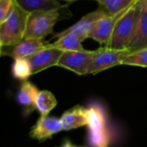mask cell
<instances>
[{
	"label": "cell",
	"mask_w": 147,
	"mask_h": 147,
	"mask_svg": "<svg viewBox=\"0 0 147 147\" xmlns=\"http://www.w3.org/2000/svg\"><path fill=\"white\" fill-rule=\"evenodd\" d=\"M12 76L14 78L27 81L28 78L33 75L32 73V67L30 62L26 58H20L14 59L11 68Z\"/></svg>",
	"instance_id": "19"
},
{
	"label": "cell",
	"mask_w": 147,
	"mask_h": 147,
	"mask_svg": "<svg viewBox=\"0 0 147 147\" xmlns=\"http://www.w3.org/2000/svg\"><path fill=\"white\" fill-rule=\"evenodd\" d=\"M39 90L37 87L29 81H24L17 93L18 103L26 109L28 113H30L35 109V102Z\"/></svg>",
	"instance_id": "14"
},
{
	"label": "cell",
	"mask_w": 147,
	"mask_h": 147,
	"mask_svg": "<svg viewBox=\"0 0 147 147\" xmlns=\"http://www.w3.org/2000/svg\"><path fill=\"white\" fill-rule=\"evenodd\" d=\"M84 40L75 34H64L57 39L54 42L49 44L51 47L58 48L63 52L66 51H82L84 47L82 42Z\"/></svg>",
	"instance_id": "17"
},
{
	"label": "cell",
	"mask_w": 147,
	"mask_h": 147,
	"mask_svg": "<svg viewBox=\"0 0 147 147\" xmlns=\"http://www.w3.org/2000/svg\"><path fill=\"white\" fill-rule=\"evenodd\" d=\"M63 130L61 120L49 115H40L32 127L29 136L36 140L44 141Z\"/></svg>",
	"instance_id": "8"
},
{
	"label": "cell",
	"mask_w": 147,
	"mask_h": 147,
	"mask_svg": "<svg viewBox=\"0 0 147 147\" xmlns=\"http://www.w3.org/2000/svg\"><path fill=\"white\" fill-rule=\"evenodd\" d=\"M59 18L58 9L37 10L29 13L24 38L43 40L53 33V27Z\"/></svg>",
	"instance_id": "4"
},
{
	"label": "cell",
	"mask_w": 147,
	"mask_h": 147,
	"mask_svg": "<svg viewBox=\"0 0 147 147\" xmlns=\"http://www.w3.org/2000/svg\"><path fill=\"white\" fill-rule=\"evenodd\" d=\"M129 53L130 52L127 49L120 50L109 47H100L94 51L87 74H96L114 66L122 65V61Z\"/></svg>",
	"instance_id": "5"
},
{
	"label": "cell",
	"mask_w": 147,
	"mask_h": 147,
	"mask_svg": "<svg viewBox=\"0 0 147 147\" xmlns=\"http://www.w3.org/2000/svg\"><path fill=\"white\" fill-rule=\"evenodd\" d=\"M88 143L90 147H109L110 134L104 108L92 103L88 108Z\"/></svg>",
	"instance_id": "2"
},
{
	"label": "cell",
	"mask_w": 147,
	"mask_h": 147,
	"mask_svg": "<svg viewBox=\"0 0 147 147\" xmlns=\"http://www.w3.org/2000/svg\"><path fill=\"white\" fill-rule=\"evenodd\" d=\"M63 130L77 129L88 124V110L86 108L77 105L66 110L60 118Z\"/></svg>",
	"instance_id": "13"
},
{
	"label": "cell",
	"mask_w": 147,
	"mask_h": 147,
	"mask_svg": "<svg viewBox=\"0 0 147 147\" xmlns=\"http://www.w3.org/2000/svg\"><path fill=\"white\" fill-rule=\"evenodd\" d=\"M138 0H97L98 9L106 16H114L129 9Z\"/></svg>",
	"instance_id": "15"
},
{
	"label": "cell",
	"mask_w": 147,
	"mask_h": 147,
	"mask_svg": "<svg viewBox=\"0 0 147 147\" xmlns=\"http://www.w3.org/2000/svg\"><path fill=\"white\" fill-rule=\"evenodd\" d=\"M138 2L140 3L141 7H143L147 10V0H138Z\"/></svg>",
	"instance_id": "23"
},
{
	"label": "cell",
	"mask_w": 147,
	"mask_h": 147,
	"mask_svg": "<svg viewBox=\"0 0 147 147\" xmlns=\"http://www.w3.org/2000/svg\"><path fill=\"white\" fill-rule=\"evenodd\" d=\"M16 3L28 13L37 10H53L63 7L57 0H15Z\"/></svg>",
	"instance_id": "16"
},
{
	"label": "cell",
	"mask_w": 147,
	"mask_h": 147,
	"mask_svg": "<svg viewBox=\"0 0 147 147\" xmlns=\"http://www.w3.org/2000/svg\"><path fill=\"white\" fill-rule=\"evenodd\" d=\"M104 16H106L99 9H96L95 11L88 13L85 16H84L78 22H76L72 26L54 34L53 38L58 39L59 37H60L64 34H75L78 35L83 40H84L88 38L89 34L91 32V30L95 27L96 23Z\"/></svg>",
	"instance_id": "10"
},
{
	"label": "cell",
	"mask_w": 147,
	"mask_h": 147,
	"mask_svg": "<svg viewBox=\"0 0 147 147\" xmlns=\"http://www.w3.org/2000/svg\"><path fill=\"white\" fill-rule=\"evenodd\" d=\"M140 6L137 1L120 18L114 29L109 47L114 49H127V47L134 33Z\"/></svg>",
	"instance_id": "3"
},
{
	"label": "cell",
	"mask_w": 147,
	"mask_h": 147,
	"mask_svg": "<svg viewBox=\"0 0 147 147\" xmlns=\"http://www.w3.org/2000/svg\"><path fill=\"white\" fill-rule=\"evenodd\" d=\"M140 6L139 18L134 33L127 47L131 53L147 47V10Z\"/></svg>",
	"instance_id": "12"
},
{
	"label": "cell",
	"mask_w": 147,
	"mask_h": 147,
	"mask_svg": "<svg viewBox=\"0 0 147 147\" xmlns=\"http://www.w3.org/2000/svg\"><path fill=\"white\" fill-rule=\"evenodd\" d=\"M56 106L57 99L51 91L47 90L39 91L35 102V109L40 115H48Z\"/></svg>",
	"instance_id": "18"
},
{
	"label": "cell",
	"mask_w": 147,
	"mask_h": 147,
	"mask_svg": "<svg viewBox=\"0 0 147 147\" xmlns=\"http://www.w3.org/2000/svg\"><path fill=\"white\" fill-rule=\"evenodd\" d=\"M59 147H81V146H75V145H73L71 141H69V140H66V141H65L61 146Z\"/></svg>",
	"instance_id": "22"
},
{
	"label": "cell",
	"mask_w": 147,
	"mask_h": 147,
	"mask_svg": "<svg viewBox=\"0 0 147 147\" xmlns=\"http://www.w3.org/2000/svg\"><path fill=\"white\" fill-rule=\"evenodd\" d=\"M94 51H66L61 55L57 66L67 69L78 75H87Z\"/></svg>",
	"instance_id": "6"
},
{
	"label": "cell",
	"mask_w": 147,
	"mask_h": 147,
	"mask_svg": "<svg viewBox=\"0 0 147 147\" xmlns=\"http://www.w3.org/2000/svg\"><path fill=\"white\" fill-rule=\"evenodd\" d=\"M15 0H0V22L4 20L10 11Z\"/></svg>",
	"instance_id": "21"
},
{
	"label": "cell",
	"mask_w": 147,
	"mask_h": 147,
	"mask_svg": "<svg viewBox=\"0 0 147 147\" xmlns=\"http://www.w3.org/2000/svg\"><path fill=\"white\" fill-rule=\"evenodd\" d=\"M47 46V43H45L42 41V40L24 38L22 40L14 46L2 47L6 49L5 51L2 50V55L9 56L14 59L20 58L28 59L44 49Z\"/></svg>",
	"instance_id": "11"
},
{
	"label": "cell",
	"mask_w": 147,
	"mask_h": 147,
	"mask_svg": "<svg viewBox=\"0 0 147 147\" xmlns=\"http://www.w3.org/2000/svg\"><path fill=\"white\" fill-rule=\"evenodd\" d=\"M63 53V51L47 44L44 49L28 58L32 67V73L36 74L47 68L57 65Z\"/></svg>",
	"instance_id": "9"
},
{
	"label": "cell",
	"mask_w": 147,
	"mask_h": 147,
	"mask_svg": "<svg viewBox=\"0 0 147 147\" xmlns=\"http://www.w3.org/2000/svg\"><path fill=\"white\" fill-rule=\"evenodd\" d=\"M57 1H60V0H57Z\"/></svg>",
	"instance_id": "25"
},
{
	"label": "cell",
	"mask_w": 147,
	"mask_h": 147,
	"mask_svg": "<svg viewBox=\"0 0 147 147\" xmlns=\"http://www.w3.org/2000/svg\"><path fill=\"white\" fill-rule=\"evenodd\" d=\"M29 13L21 8L16 1L7 16L0 22V46L11 47L24 39Z\"/></svg>",
	"instance_id": "1"
},
{
	"label": "cell",
	"mask_w": 147,
	"mask_h": 147,
	"mask_svg": "<svg viewBox=\"0 0 147 147\" xmlns=\"http://www.w3.org/2000/svg\"><path fill=\"white\" fill-rule=\"evenodd\" d=\"M65 1H77V0H65ZM97 1V0H96Z\"/></svg>",
	"instance_id": "24"
},
{
	"label": "cell",
	"mask_w": 147,
	"mask_h": 147,
	"mask_svg": "<svg viewBox=\"0 0 147 147\" xmlns=\"http://www.w3.org/2000/svg\"><path fill=\"white\" fill-rule=\"evenodd\" d=\"M122 65L147 67V47L129 53L122 61Z\"/></svg>",
	"instance_id": "20"
},
{
	"label": "cell",
	"mask_w": 147,
	"mask_h": 147,
	"mask_svg": "<svg viewBox=\"0 0 147 147\" xmlns=\"http://www.w3.org/2000/svg\"><path fill=\"white\" fill-rule=\"evenodd\" d=\"M128 9H129L124 10L123 12L119 13L116 16H104L102 19H100L96 23L91 32L89 34L88 38H90L97 41L100 45L108 47L110 42V40H111V37H112V34H113V32H114V29L115 28L117 22Z\"/></svg>",
	"instance_id": "7"
}]
</instances>
